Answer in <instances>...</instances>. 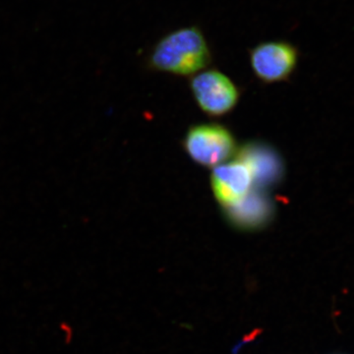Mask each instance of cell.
Returning a JSON list of instances; mask_svg holds the SVG:
<instances>
[{
	"instance_id": "obj_6",
	"label": "cell",
	"mask_w": 354,
	"mask_h": 354,
	"mask_svg": "<svg viewBox=\"0 0 354 354\" xmlns=\"http://www.w3.org/2000/svg\"><path fill=\"white\" fill-rule=\"evenodd\" d=\"M211 186L221 208H228L242 201L253 190V177L247 165L236 158L214 167Z\"/></svg>"
},
{
	"instance_id": "obj_3",
	"label": "cell",
	"mask_w": 354,
	"mask_h": 354,
	"mask_svg": "<svg viewBox=\"0 0 354 354\" xmlns=\"http://www.w3.org/2000/svg\"><path fill=\"white\" fill-rule=\"evenodd\" d=\"M249 64L261 82L274 84L290 80L299 62L300 51L285 39L261 41L248 50Z\"/></svg>"
},
{
	"instance_id": "obj_5",
	"label": "cell",
	"mask_w": 354,
	"mask_h": 354,
	"mask_svg": "<svg viewBox=\"0 0 354 354\" xmlns=\"http://www.w3.org/2000/svg\"><path fill=\"white\" fill-rule=\"evenodd\" d=\"M236 156L252 174L256 189H267L283 180L285 176L283 158L268 144L249 142L241 149H237Z\"/></svg>"
},
{
	"instance_id": "obj_7",
	"label": "cell",
	"mask_w": 354,
	"mask_h": 354,
	"mask_svg": "<svg viewBox=\"0 0 354 354\" xmlns=\"http://www.w3.org/2000/svg\"><path fill=\"white\" fill-rule=\"evenodd\" d=\"M223 211L230 225L243 232L267 227L274 213L271 199L260 189H253L242 201Z\"/></svg>"
},
{
	"instance_id": "obj_4",
	"label": "cell",
	"mask_w": 354,
	"mask_h": 354,
	"mask_svg": "<svg viewBox=\"0 0 354 354\" xmlns=\"http://www.w3.org/2000/svg\"><path fill=\"white\" fill-rule=\"evenodd\" d=\"M189 87L199 108L212 118L234 111L241 97L236 84L216 68L205 69L190 77Z\"/></svg>"
},
{
	"instance_id": "obj_1",
	"label": "cell",
	"mask_w": 354,
	"mask_h": 354,
	"mask_svg": "<svg viewBox=\"0 0 354 354\" xmlns=\"http://www.w3.org/2000/svg\"><path fill=\"white\" fill-rule=\"evenodd\" d=\"M213 51L199 26L178 28L158 39L146 58L149 70L192 77L208 68Z\"/></svg>"
},
{
	"instance_id": "obj_2",
	"label": "cell",
	"mask_w": 354,
	"mask_h": 354,
	"mask_svg": "<svg viewBox=\"0 0 354 354\" xmlns=\"http://www.w3.org/2000/svg\"><path fill=\"white\" fill-rule=\"evenodd\" d=\"M183 146L193 162L211 169L225 164L237 152L234 134L218 123L193 125L186 133Z\"/></svg>"
}]
</instances>
